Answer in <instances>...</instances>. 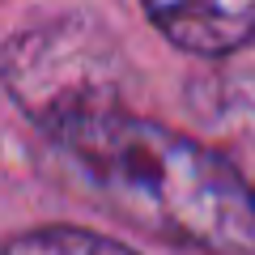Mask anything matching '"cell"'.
<instances>
[{
  "label": "cell",
  "mask_w": 255,
  "mask_h": 255,
  "mask_svg": "<svg viewBox=\"0 0 255 255\" xmlns=\"http://www.w3.org/2000/svg\"><path fill=\"white\" fill-rule=\"evenodd\" d=\"M64 166L119 221L196 255H255V187L221 149L119 102L43 128Z\"/></svg>",
  "instance_id": "obj_1"
},
{
  "label": "cell",
  "mask_w": 255,
  "mask_h": 255,
  "mask_svg": "<svg viewBox=\"0 0 255 255\" xmlns=\"http://www.w3.org/2000/svg\"><path fill=\"white\" fill-rule=\"evenodd\" d=\"M209 124L226 140V157L255 187V73H221L209 85Z\"/></svg>",
  "instance_id": "obj_4"
},
{
  "label": "cell",
  "mask_w": 255,
  "mask_h": 255,
  "mask_svg": "<svg viewBox=\"0 0 255 255\" xmlns=\"http://www.w3.org/2000/svg\"><path fill=\"white\" fill-rule=\"evenodd\" d=\"M162 38L191 55H234L255 43V0H140Z\"/></svg>",
  "instance_id": "obj_3"
},
{
  "label": "cell",
  "mask_w": 255,
  "mask_h": 255,
  "mask_svg": "<svg viewBox=\"0 0 255 255\" xmlns=\"http://www.w3.org/2000/svg\"><path fill=\"white\" fill-rule=\"evenodd\" d=\"M4 255H136V251L81 226H43L30 234H17L4 247Z\"/></svg>",
  "instance_id": "obj_5"
},
{
  "label": "cell",
  "mask_w": 255,
  "mask_h": 255,
  "mask_svg": "<svg viewBox=\"0 0 255 255\" xmlns=\"http://www.w3.org/2000/svg\"><path fill=\"white\" fill-rule=\"evenodd\" d=\"M4 85L38 128H51L68 115L119 102V55L94 26L55 17L9 38Z\"/></svg>",
  "instance_id": "obj_2"
}]
</instances>
